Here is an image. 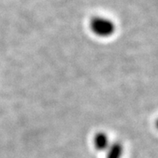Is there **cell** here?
Returning <instances> with one entry per match:
<instances>
[{
  "label": "cell",
  "instance_id": "cell-1",
  "mask_svg": "<svg viewBox=\"0 0 158 158\" xmlns=\"http://www.w3.org/2000/svg\"><path fill=\"white\" fill-rule=\"evenodd\" d=\"M89 29L97 36L106 38L114 33L115 25L107 18L95 16L89 20Z\"/></svg>",
  "mask_w": 158,
  "mask_h": 158
},
{
  "label": "cell",
  "instance_id": "cell-2",
  "mask_svg": "<svg viewBox=\"0 0 158 158\" xmlns=\"http://www.w3.org/2000/svg\"><path fill=\"white\" fill-rule=\"evenodd\" d=\"M94 144L96 149L98 151H106L110 144L108 135L104 132L97 133L94 138Z\"/></svg>",
  "mask_w": 158,
  "mask_h": 158
},
{
  "label": "cell",
  "instance_id": "cell-3",
  "mask_svg": "<svg viewBox=\"0 0 158 158\" xmlns=\"http://www.w3.org/2000/svg\"><path fill=\"white\" fill-rule=\"evenodd\" d=\"M106 152V158H121L123 156V147L119 142H114L110 143Z\"/></svg>",
  "mask_w": 158,
  "mask_h": 158
}]
</instances>
